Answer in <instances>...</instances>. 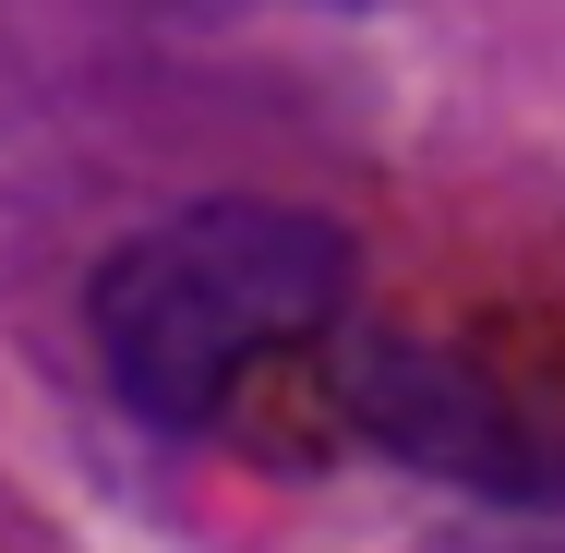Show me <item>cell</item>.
<instances>
[{"mask_svg": "<svg viewBox=\"0 0 565 553\" xmlns=\"http://www.w3.org/2000/svg\"><path fill=\"white\" fill-rule=\"evenodd\" d=\"M349 313V228L277 193H205L169 205L157 228H132L97 289V373L132 422L157 434H217L241 410V385Z\"/></svg>", "mask_w": 565, "mask_h": 553, "instance_id": "cell-1", "label": "cell"}, {"mask_svg": "<svg viewBox=\"0 0 565 553\" xmlns=\"http://www.w3.org/2000/svg\"><path fill=\"white\" fill-rule=\"evenodd\" d=\"M349 422L385 445V457L434 469V481L481 493V506H565V434L530 397H505L481 361L385 337V349L349 361Z\"/></svg>", "mask_w": 565, "mask_h": 553, "instance_id": "cell-2", "label": "cell"}]
</instances>
